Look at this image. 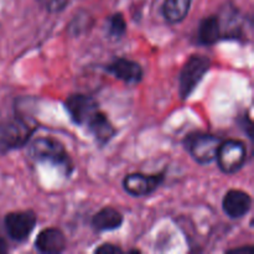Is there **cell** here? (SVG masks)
<instances>
[{"mask_svg":"<svg viewBox=\"0 0 254 254\" xmlns=\"http://www.w3.org/2000/svg\"><path fill=\"white\" fill-rule=\"evenodd\" d=\"M27 154L34 161L50 163L57 166L64 175L69 176L74 170L73 160L61 140L51 135L31 138L27 144Z\"/></svg>","mask_w":254,"mask_h":254,"instance_id":"obj_1","label":"cell"},{"mask_svg":"<svg viewBox=\"0 0 254 254\" xmlns=\"http://www.w3.org/2000/svg\"><path fill=\"white\" fill-rule=\"evenodd\" d=\"M37 128L36 121L22 116L19 109H15L11 118L0 122V155L26 146Z\"/></svg>","mask_w":254,"mask_h":254,"instance_id":"obj_2","label":"cell"},{"mask_svg":"<svg viewBox=\"0 0 254 254\" xmlns=\"http://www.w3.org/2000/svg\"><path fill=\"white\" fill-rule=\"evenodd\" d=\"M212 67V60L202 54H193L186 60L179 76V94L183 101L190 98Z\"/></svg>","mask_w":254,"mask_h":254,"instance_id":"obj_3","label":"cell"},{"mask_svg":"<svg viewBox=\"0 0 254 254\" xmlns=\"http://www.w3.org/2000/svg\"><path fill=\"white\" fill-rule=\"evenodd\" d=\"M223 139L205 131H192L184 139V148L200 165H207L216 160L217 150Z\"/></svg>","mask_w":254,"mask_h":254,"instance_id":"obj_4","label":"cell"},{"mask_svg":"<svg viewBox=\"0 0 254 254\" xmlns=\"http://www.w3.org/2000/svg\"><path fill=\"white\" fill-rule=\"evenodd\" d=\"M247 160V145L241 139H226L220 144L216 161L226 175H233L245 166Z\"/></svg>","mask_w":254,"mask_h":254,"instance_id":"obj_5","label":"cell"},{"mask_svg":"<svg viewBox=\"0 0 254 254\" xmlns=\"http://www.w3.org/2000/svg\"><path fill=\"white\" fill-rule=\"evenodd\" d=\"M166 179V169L156 174L130 173L124 176L123 189L133 197H145L155 192Z\"/></svg>","mask_w":254,"mask_h":254,"instance_id":"obj_6","label":"cell"},{"mask_svg":"<svg viewBox=\"0 0 254 254\" xmlns=\"http://www.w3.org/2000/svg\"><path fill=\"white\" fill-rule=\"evenodd\" d=\"M36 223L37 215L32 210L12 211L4 217V228L7 236L17 243L29 240Z\"/></svg>","mask_w":254,"mask_h":254,"instance_id":"obj_7","label":"cell"},{"mask_svg":"<svg viewBox=\"0 0 254 254\" xmlns=\"http://www.w3.org/2000/svg\"><path fill=\"white\" fill-rule=\"evenodd\" d=\"M64 108L74 124L84 127L87 122L99 111V104L92 96L83 93H73L64 101Z\"/></svg>","mask_w":254,"mask_h":254,"instance_id":"obj_8","label":"cell"},{"mask_svg":"<svg viewBox=\"0 0 254 254\" xmlns=\"http://www.w3.org/2000/svg\"><path fill=\"white\" fill-rule=\"evenodd\" d=\"M104 71L108 72L119 81L126 84L135 86L144 78V69L139 62L127 57H116L104 66Z\"/></svg>","mask_w":254,"mask_h":254,"instance_id":"obj_9","label":"cell"},{"mask_svg":"<svg viewBox=\"0 0 254 254\" xmlns=\"http://www.w3.org/2000/svg\"><path fill=\"white\" fill-rule=\"evenodd\" d=\"M252 208V197L248 192L238 189H231L222 200V210L230 218L237 220L247 215Z\"/></svg>","mask_w":254,"mask_h":254,"instance_id":"obj_10","label":"cell"},{"mask_svg":"<svg viewBox=\"0 0 254 254\" xmlns=\"http://www.w3.org/2000/svg\"><path fill=\"white\" fill-rule=\"evenodd\" d=\"M67 241L60 228L47 227L40 231L35 240V248L44 254H59L66 250Z\"/></svg>","mask_w":254,"mask_h":254,"instance_id":"obj_11","label":"cell"},{"mask_svg":"<svg viewBox=\"0 0 254 254\" xmlns=\"http://www.w3.org/2000/svg\"><path fill=\"white\" fill-rule=\"evenodd\" d=\"M92 134L99 146H104L117 135V128L109 121L108 116L99 109L84 126Z\"/></svg>","mask_w":254,"mask_h":254,"instance_id":"obj_12","label":"cell"},{"mask_svg":"<svg viewBox=\"0 0 254 254\" xmlns=\"http://www.w3.org/2000/svg\"><path fill=\"white\" fill-rule=\"evenodd\" d=\"M124 216L121 211L112 206H106L96 212L92 217L91 225L97 232H108L116 231L123 226Z\"/></svg>","mask_w":254,"mask_h":254,"instance_id":"obj_13","label":"cell"},{"mask_svg":"<svg viewBox=\"0 0 254 254\" xmlns=\"http://www.w3.org/2000/svg\"><path fill=\"white\" fill-rule=\"evenodd\" d=\"M223 34L218 15H210L201 20L197 29V44L202 46H212L222 41Z\"/></svg>","mask_w":254,"mask_h":254,"instance_id":"obj_14","label":"cell"},{"mask_svg":"<svg viewBox=\"0 0 254 254\" xmlns=\"http://www.w3.org/2000/svg\"><path fill=\"white\" fill-rule=\"evenodd\" d=\"M191 5L192 0H164L161 5V14L169 24H180L188 17Z\"/></svg>","mask_w":254,"mask_h":254,"instance_id":"obj_15","label":"cell"},{"mask_svg":"<svg viewBox=\"0 0 254 254\" xmlns=\"http://www.w3.org/2000/svg\"><path fill=\"white\" fill-rule=\"evenodd\" d=\"M127 34V21L122 12H114L109 16L107 35L112 40H121Z\"/></svg>","mask_w":254,"mask_h":254,"instance_id":"obj_16","label":"cell"},{"mask_svg":"<svg viewBox=\"0 0 254 254\" xmlns=\"http://www.w3.org/2000/svg\"><path fill=\"white\" fill-rule=\"evenodd\" d=\"M71 0H44V5L50 12L56 14V12H61L67 7Z\"/></svg>","mask_w":254,"mask_h":254,"instance_id":"obj_17","label":"cell"},{"mask_svg":"<svg viewBox=\"0 0 254 254\" xmlns=\"http://www.w3.org/2000/svg\"><path fill=\"white\" fill-rule=\"evenodd\" d=\"M124 250L119 246L113 245V243H103L99 247L94 250V253L97 254H117V253H123Z\"/></svg>","mask_w":254,"mask_h":254,"instance_id":"obj_18","label":"cell"},{"mask_svg":"<svg viewBox=\"0 0 254 254\" xmlns=\"http://www.w3.org/2000/svg\"><path fill=\"white\" fill-rule=\"evenodd\" d=\"M241 126H242V129L246 131V134H247L251 139H253V122L250 116L242 117V123H241Z\"/></svg>","mask_w":254,"mask_h":254,"instance_id":"obj_19","label":"cell"},{"mask_svg":"<svg viewBox=\"0 0 254 254\" xmlns=\"http://www.w3.org/2000/svg\"><path fill=\"white\" fill-rule=\"evenodd\" d=\"M253 251H254L253 246H242V247L232 248V250H228L226 253H232V254H238V253L251 254V253H253Z\"/></svg>","mask_w":254,"mask_h":254,"instance_id":"obj_20","label":"cell"},{"mask_svg":"<svg viewBox=\"0 0 254 254\" xmlns=\"http://www.w3.org/2000/svg\"><path fill=\"white\" fill-rule=\"evenodd\" d=\"M9 252V245L2 236H0V254H6Z\"/></svg>","mask_w":254,"mask_h":254,"instance_id":"obj_21","label":"cell"}]
</instances>
